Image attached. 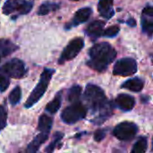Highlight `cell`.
Listing matches in <instances>:
<instances>
[{
    "label": "cell",
    "instance_id": "1",
    "mask_svg": "<svg viewBox=\"0 0 153 153\" xmlns=\"http://www.w3.org/2000/svg\"><path fill=\"white\" fill-rule=\"evenodd\" d=\"M83 101L87 109L91 112L93 116L91 122L95 125L105 123L113 115L114 103L110 102L103 90L95 84L90 83L86 86Z\"/></svg>",
    "mask_w": 153,
    "mask_h": 153
},
{
    "label": "cell",
    "instance_id": "2",
    "mask_svg": "<svg viewBox=\"0 0 153 153\" xmlns=\"http://www.w3.org/2000/svg\"><path fill=\"white\" fill-rule=\"evenodd\" d=\"M117 56L116 49L108 42L95 44L89 50L87 65L99 73L105 72Z\"/></svg>",
    "mask_w": 153,
    "mask_h": 153
},
{
    "label": "cell",
    "instance_id": "3",
    "mask_svg": "<svg viewBox=\"0 0 153 153\" xmlns=\"http://www.w3.org/2000/svg\"><path fill=\"white\" fill-rule=\"evenodd\" d=\"M54 73H55V70H53V69L45 68L43 70L38 84L36 85V87L30 93L29 99L27 100V101L24 105V107L26 108H31L43 97V95L45 94V92L48 87V84L50 82V80H51Z\"/></svg>",
    "mask_w": 153,
    "mask_h": 153
},
{
    "label": "cell",
    "instance_id": "4",
    "mask_svg": "<svg viewBox=\"0 0 153 153\" xmlns=\"http://www.w3.org/2000/svg\"><path fill=\"white\" fill-rule=\"evenodd\" d=\"M87 110L86 106L80 101L74 102L63 110L61 118L65 124L73 125L79 120L83 119L87 115Z\"/></svg>",
    "mask_w": 153,
    "mask_h": 153
},
{
    "label": "cell",
    "instance_id": "5",
    "mask_svg": "<svg viewBox=\"0 0 153 153\" xmlns=\"http://www.w3.org/2000/svg\"><path fill=\"white\" fill-rule=\"evenodd\" d=\"M26 72L27 70L25 68L24 63L18 58L9 60L0 68V74L9 78L14 79L22 78L25 75Z\"/></svg>",
    "mask_w": 153,
    "mask_h": 153
},
{
    "label": "cell",
    "instance_id": "6",
    "mask_svg": "<svg viewBox=\"0 0 153 153\" xmlns=\"http://www.w3.org/2000/svg\"><path fill=\"white\" fill-rule=\"evenodd\" d=\"M138 133V126L132 122H123L117 125L113 130V135L120 141L128 142L135 137Z\"/></svg>",
    "mask_w": 153,
    "mask_h": 153
},
{
    "label": "cell",
    "instance_id": "7",
    "mask_svg": "<svg viewBox=\"0 0 153 153\" xmlns=\"http://www.w3.org/2000/svg\"><path fill=\"white\" fill-rule=\"evenodd\" d=\"M83 46H84V40L82 38H75L72 39L67 44L65 48L63 50L59 57L58 64L62 65L66 61H70L74 59L75 56H77L80 51L83 48Z\"/></svg>",
    "mask_w": 153,
    "mask_h": 153
},
{
    "label": "cell",
    "instance_id": "8",
    "mask_svg": "<svg viewBox=\"0 0 153 153\" xmlns=\"http://www.w3.org/2000/svg\"><path fill=\"white\" fill-rule=\"evenodd\" d=\"M32 6H33V1L6 0L3 6V13L8 15L17 11L19 14H27L30 12Z\"/></svg>",
    "mask_w": 153,
    "mask_h": 153
},
{
    "label": "cell",
    "instance_id": "9",
    "mask_svg": "<svg viewBox=\"0 0 153 153\" xmlns=\"http://www.w3.org/2000/svg\"><path fill=\"white\" fill-rule=\"evenodd\" d=\"M137 72V63L134 58L126 57L119 59L114 65L113 74L120 76H129Z\"/></svg>",
    "mask_w": 153,
    "mask_h": 153
},
{
    "label": "cell",
    "instance_id": "10",
    "mask_svg": "<svg viewBox=\"0 0 153 153\" xmlns=\"http://www.w3.org/2000/svg\"><path fill=\"white\" fill-rule=\"evenodd\" d=\"M141 23L143 31L150 38L153 37V6L147 5L144 7Z\"/></svg>",
    "mask_w": 153,
    "mask_h": 153
},
{
    "label": "cell",
    "instance_id": "11",
    "mask_svg": "<svg viewBox=\"0 0 153 153\" xmlns=\"http://www.w3.org/2000/svg\"><path fill=\"white\" fill-rule=\"evenodd\" d=\"M92 13V10L91 8L90 7H84V8H81L79 9L74 15V18L72 19V21L66 24L65 26V29L66 30H69L73 27H75V26H78L80 25L81 23H83V22H86L89 18L91 17Z\"/></svg>",
    "mask_w": 153,
    "mask_h": 153
},
{
    "label": "cell",
    "instance_id": "12",
    "mask_svg": "<svg viewBox=\"0 0 153 153\" xmlns=\"http://www.w3.org/2000/svg\"><path fill=\"white\" fill-rule=\"evenodd\" d=\"M104 26H105V22L103 21L100 20L93 21L85 29V33L88 37L91 38L92 41H95L97 39H99L100 36L103 35Z\"/></svg>",
    "mask_w": 153,
    "mask_h": 153
},
{
    "label": "cell",
    "instance_id": "13",
    "mask_svg": "<svg viewBox=\"0 0 153 153\" xmlns=\"http://www.w3.org/2000/svg\"><path fill=\"white\" fill-rule=\"evenodd\" d=\"M119 109L123 111H130L134 108L135 105V100L134 97L128 95V94H119L114 103Z\"/></svg>",
    "mask_w": 153,
    "mask_h": 153
},
{
    "label": "cell",
    "instance_id": "14",
    "mask_svg": "<svg viewBox=\"0 0 153 153\" xmlns=\"http://www.w3.org/2000/svg\"><path fill=\"white\" fill-rule=\"evenodd\" d=\"M114 0H100L98 4V11L101 17L108 20L115 14L113 8Z\"/></svg>",
    "mask_w": 153,
    "mask_h": 153
},
{
    "label": "cell",
    "instance_id": "15",
    "mask_svg": "<svg viewBox=\"0 0 153 153\" xmlns=\"http://www.w3.org/2000/svg\"><path fill=\"white\" fill-rule=\"evenodd\" d=\"M143 87H144V81L139 77L129 79L122 84V88L132 91L134 92L141 91L143 89Z\"/></svg>",
    "mask_w": 153,
    "mask_h": 153
},
{
    "label": "cell",
    "instance_id": "16",
    "mask_svg": "<svg viewBox=\"0 0 153 153\" xmlns=\"http://www.w3.org/2000/svg\"><path fill=\"white\" fill-rule=\"evenodd\" d=\"M48 138V134H45V133H40L39 134H38L34 140L28 145L26 152L29 153H34L37 152L40 147L41 144H43Z\"/></svg>",
    "mask_w": 153,
    "mask_h": 153
},
{
    "label": "cell",
    "instance_id": "17",
    "mask_svg": "<svg viewBox=\"0 0 153 153\" xmlns=\"http://www.w3.org/2000/svg\"><path fill=\"white\" fill-rule=\"evenodd\" d=\"M53 124V119L52 117L47 116V115H42L39 118V124H38V130L40 133H45L48 134L51 130Z\"/></svg>",
    "mask_w": 153,
    "mask_h": 153
},
{
    "label": "cell",
    "instance_id": "18",
    "mask_svg": "<svg viewBox=\"0 0 153 153\" xmlns=\"http://www.w3.org/2000/svg\"><path fill=\"white\" fill-rule=\"evenodd\" d=\"M61 102H62L61 92H58V93L56 95L55 99H54L52 101H50V102L47 105V107H46V111L49 112L50 114H55V113H56V112L59 110L60 107H61Z\"/></svg>",
    "mask_w": 153,
    "mask_h": 153
},
{
    "label": "cell",
    "instance_id": "19",
    "mask_svg": "<svg viewBox=\"0 0 153 153\" xmlns=\"http://www.w3.org/2000/svg\"><path fill=\"white\" fill-rule=\"evenodd\" d=\"M60 7L59 4L56 3H51V2H45L43 3L38 10V14L39 15H47L52 11H56Z\"/></svg>",
    "mask_w": 153,
    "mask_h": 153
},
{
    "label": "cell",
    "instance_id": "20",
    "mask_svg": "<svg viewBox=\"0 0 153 153\" xmlns=\"http://www.w3.org/2000/svg\"><path fill=\"white\" fill-rule=\"evenodd\" d=\"M81 95H82V87L80 85H74L69 90L67 93V100L71 103L77 102L80 101Z\"/></svg>",
    "mask_w": 153,
    "mask_h": 153
},
{
    "label": "cell",
    "instance_id": "21",
    "mask_svg": "<svg viewBox=\"0 0 153 153\" xmlns=\"http://www.w3.org/2000/svg\"><path fill=\"white\" fill-rule=\"evenodd\" d=\"M147 146H148V142L147 138L145 137H140L137 142L134 143L132 153H143L147 151Z\"/></svg>",
    "mask_w": 153,
    "mask_h": 153
},
{
    "label": "cell",
    "instance_id": "22",
    "mask_svg": "<svg viewBox=\"0 0 153 153\" xmlns=\"http://www.w3.org/2000/svg\"><path fill=\"white\" fill-rule=\"evenodd\" d=\"M22 96V91L19 86H16L10 93L9 95V101L12 105H16L21 100Z\"/></svg>",
    "mask_w": 153,
    "mask_h": 153
},
{
    "label": "cell",
    "instance_id": "23",
    "mask_svg": "<svg viewBox=\"0 0 153 153\" xmlns=\"http://www.w3.org/2000/svg\"><path fill=\"white\" fill-rule=\"evenodd\" d=\"M64 137V134L60 133V132H56L55 134H54V138H53V141L49 143V145L47 147V149L45 150L46 152H53L55 148L56 147V145L58 144V143L61 141V139Z\"/></svg>",
    "mask_w": 153,
    "mask_h": 153
},
{
    "label": "cell",
    "instance_id": "24",
    "mask_svg": "<svg viewBox=\"0 0 153 153\" xmlns=\"http://www.w3.org/2000/svg\"><path fill=\"white\" fill-rule=\"evenodd\" d=\"M120 30V27L119 25H113L111 27H108V29H106L103 32V36L104 37H108V38H114L116 37Z\"/></svg>",
    "mask_w": 153,
    "mask_h": 153
},
{
    "label": "cell",
    "instance_id": "25",
    "mask_svg": "<svg viewBox=\"0 0 153 153\" xmlns=\"http://www.w3.org/2000/svg\"><path fill=\"white\" fill-rule=\"evenodd\" d=\"M7 112L4 106H0V131L3 130L6 126Z\"/></svg>",
    "mask_w": 153,
    "mask_h": 153
},
{
    "label": "cell",
    "instance_id": "26",
    "mask_svg": "<svg viewBox=\"0 0 153 153\" xmlns=\"http://www.w3.org/2000/svg\"><path fill=\"white\" fill-rule=\"evenodd\" d=\"M10 84L9 77L0 74V92H4Z\"/></svg>",
    "mask_w": 153,
    "mask_h": 153
},
{
    "label": "cell",
    "instance_id": "27",
    "mask_svg": "<svg viewBox=\"0 0 153 153\" xmlns=\"http://www.w3.org/2000/svg\"><path fill=\"white\" fill-rule=\"evenodd\" d=\"M108 129H99L94 133V140L96 142H101L107 135Z\"/></svg>",
    "mask_w": 153,
    "mask_h": 153
},
{
    "label": "cell",
    "instance_id": "28",
    "mask_svg": "<svg viewBox=\"0 0 153 153\" xmlns=\"http://www.w3.org/2000/svg\"><path fill=\"white\" fill-rule=\"evenodd\" d=\"M126 23H127L129 26H132V27H135V26H136V21H135L133 17H130V18L126 21Z\"/></svg>",
    "mask_w": 153,
    "mask_h": 153
},
{
    "label": "cell",
    "instance_id": "29",
    "mask_svg": "<svg viewBox=\"0 0 153 153\" xmlns=\"http://www.w3.org/2000/svg\"><path fill=\"white\" fill-rule=\"evenodd\" d=\"M4 56H5V54L4 53L3 49H2V48H1V47H0V61H1V58H2V57H4Z\"/></svg>",
    "mask_w": 153,
    "mask_h": 153
},
{
    "label": "cell",
    "instance_id": "30",
    "mask_svg": "<svg viewBox=\"0 0 153 153\" xmlns=\"http://www.w3.org/2000/svg\"><path fill=\"white\" fill-rule=\"evenodd\" d=\"M152 151L153 152V140H152Z\"/></svg>",
    "mask_w": 153,
    "mask_h": 153
},
{
    "label": "cell",
    "instance_id": "31",
    "mask_svg": "<svg viewBox=\"0 0 153 153\" xmlns=\"http://www.w3.org/2000/svg\"><path fill=\"white\" fill-rule=\"evenodd\" d=\"M72 1H79V0H72Z\"/></svg>",
    "mask_w": 153,
    "mask_h": 153
},
{
    "label": "cell",
    "instance_id": "32",
    "mask_svg": "<svg viewBox=\"0 0 153 153\" xmlns=\"http://www.w3.org/2000/svg\"><path fill=\"white\" fill-rule=\"evenodd\" d=\"M152 65H153V57H152Z\"/></svg>",
    "mask_w": 153,
    "mask_h": 153
}]
</instances>
